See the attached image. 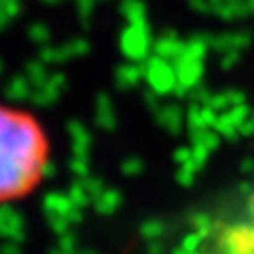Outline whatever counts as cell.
<instances>
[{
	"mask_svg": "<svg viewBox=\"0 0 254 254\" xmlns=\"http://www.w3.org/2000/svg\"><path fill=\"white\" fill-rule=\"evenodd\" d=\"M49 161L51 142L41 119L0 102V205L34 193L47 176Z\"/></svg>",
	"mask_w": 254,
	"mask_h": 254,
	"instance_id": "1",
	"label": "cell"
},
{
	"mask_svg": "<svg viewBox=\"0 0 254 254\" xmlns=\"http://www.w3.org/2000/svg\"><path fill=\"white\" fill-rule=\"evenodd\" d=\"M227 254H254V225L240 227L229 237Z\"/></svg>",
	"mask_w": 254,
	"mask_h": 254,
	"instance_id": "2",
	"label": "cell"
}]
</instances>
